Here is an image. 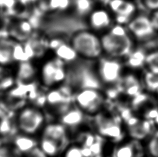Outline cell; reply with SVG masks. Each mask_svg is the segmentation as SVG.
<instances>
[{
    "instance_id": "6da1fadb",
    "label": "cell",
    "mask_w": 158,
    "mask_h": 157,
    "mask_svg": "<svg viewBox=\"0 0 158 157\" xmlns=\"http://www.w3.org/2000/svg\"><path fill=\"white\" fill-rule=\"evenodd\" d=\"M63 85L71 89L74 94L83 89L94 88L102 90L103 87L96 69V61L81 58L67 66L66 79Z\"/></svg>"
},
{
    "instance_id": "7a4b0ae2",
    "label": "cell",
    "mask_w": 158,
    "mask_h": 157,
    "mask_svg": "<svg viewBox=\"0 0 158 157\" xmlns=\"http://www.w3.org/2000/svg\"><path fill=\"white\" fill-rule=\"evenodd\" d=\"M100 35L103 55L123 60L135 48V41L124 25L114 23Z\"/></svg>"
},
{
    "instance_id": "3957f363",
    "label": "cell",
    "mask_w": 158,
    "mask_h": 157,
    "mask_svg": "<svg viewBox=\"0 0 158 157\" xmlns=\"http://www.w3.org/2000/svg\"><path fill=\"white\" fill-rule=\"evenodd\" d=\"M69 42L81 59L97 61L103 55L101 35L87 28L76 30Z\"/></svg>"
},
{
    "instance_id": "277c9868",
    "label": "cell",
    "mask_w": 158,
    "mask_h": 157,
    "mask_svg": "<svg viewBox=\"0 0 158 157\" xmlns=\"http://www.w3.org/2000/svg\"><path fill=\"white\" fill-rule=\"evenodd\" d=\"M120 107L118 115L122 120L127 138L144 143L156 131L153 122L137 116L129 105Z\"/></svg>"
},
{
    "instance_id": "5b68a950",
    "label": "cell",
    "mask_w": 158,
    "mask_h": 157,
    "mask_svg": "<svg viewBox=\"0 0 158 157\" xmlns=\"http://www.w3.org/2000/svg\"><path fill=\"white\" fill-rule=\"evenodd\" d=\"M47 123L46 115L40 108L34 105L22 107L15 120L18 131L34 136L42 132Z\"/></svg>"
},
{
    "instance_id": "8992f818",
    "label": "cell",
    "mask_w": 158,
    "mask_h": 157,
    "mask_svg": "<svg viewBox=\"0 0 158 157\" xmlns=\"http://www.w3.org/2000/svg\"><path fill=\"white\" fill-rule=\"evenodd\" d=\"M96 69L103 86L110 88L118 85L126 67L122 60L103 55L96 61Z\"/></svg>"
},
{
    "instance_id": "52a82bcc",
    "label": "cell",
    "mask_w": 158,
    "mask_h": 157,
    "mask_svg": "<svg viewBox=\"0 0 158 157\" xmlns=\"http://www.w3.org/2000/svg\"><path fill=\"white\" fill-rule=\"evenodd\" d=\"M101 113L97 115L95 121L98 134L115 143L123 141L127 136L120 116L118 114L106 115Z\"/></svg>"
},
{
    "instance_id": "ba28073f",
    "label": "cell",
    "mask_w": 158,
    "mask_h": 157,
    "mask_svg": "<svg viewBox=\"0 0 158 157\" xmlns=\"http://www.w3.org/2000/svg\"><path fill=\"white\" fill-rule=\"evenodd\" d=\"M67 75V65L57 58L48 59L42 64L39 71L41 86L47 89L58 87L64 83Z\"/></svg>"
},
{
    "instance_id": "9c48e42d",
    "label": "cell",
    "mask_w": 158,
    "mask_h": 157,
    "mask_svg": "<svg viewBox=\"0 0 158 157\" xmlns=\"http://www.w3.org/2000/svg\"><path fill=\"white\" fill-rule=\"evenodd\" d=\"M105 103L106 96L101 89H83L74 94V105L89 116L101 113Z\"/></svg>"
},
{
    "instance_id": "30bf717a",
    "label": "cell",
    "mask_w": 158,
    "mask_h": 157,
    "mask_svg": "<svg viewBox=\"0 0 158 157\" xmlns=\"http://www.w3.org/2000/svg\"><path fill=\"white\" fill-rule=\"evenodd\" d=\"M126 27L135 42H147L157 35L152 24L150 15L146 14L137 13Z\"/></svg>"
},
{
    "instance_id": "8fae6325",
    "label": "cell",
    "mask_w": 158,
    "mask_h": 157,
    "mask_svg": "<svg viewBox=\"0 0 158 157\" xmlns=\"http://www.w3.org/2000/svg\"><path fill=\"white\" fill-rule=\"evenodd\" d=\"M132 111L137 116L153 121L158 114V103L153 94L143 91L129 101Z\"/></svg>"
},
{
    "instance_id": "7c38bea8",
    "label": "cell",
    "mask_w": 158,
    "mask_h": 157,
    "mask_svg": "<svg viewBox=\"0 0 158 157\" xmlns=\"http://www.w3.org/2000/svg\"><path fill=\"white\" fill-rule=\"evenodd\" d=\"M105 6L113 15L114 23L124 26L137 14L135 0H107Z\"/></svg>"
},
{
    "instance_id": "4fadbf2b",
    "label": "cell",
    "mask_w": 158,
    "mask_h": 157,
    "mask_svg": "<svg viewBox=\"0 0 158 157\" xmlns=\"http://www.w3.org/2000/svg\"><path fill=\"white\" fill-rule=\"evenodd\" d=\"M85 21L86 28L99 35L108 31L114 24L113 15L106 6H96Z\"/></svg>"
},
{
    "instance_id": "5bb4252c",
    "label": "cell",
    "mask_w": 158,
    "mask_h": 157,
    "mask_svg": "<svg viewBox=\"0 0 158 157\" xmlns=\"http://www.w3.org/2000/svg\"><path fill=\"white\" fill-rule=\"evenodd\" d=\"M128 70V72L124 71L120 82L116 87L118 93L123 94L124 97L128 98L130 101L145 90L141 75H137L134 71Z\"/></svg>"
},
{
    "instance_id": "9a60e30c",
    "label": "cell",
    "mask_w": 158,
    "mask_h": 157,
    "mask_svg": "<svg viewBox=\"0 0 158 157\" xmlns=\"http://www.w3.org/2000/svg\"><path fill=\"white\" fill-rule=\"evenodd\" d=\"M116 144L112 157H144L146 155L143 142L128 138Z\"/></svg>"
},
{
    "instance_id": "2e32d148",
    "label": "cell",
    "mask_w": 158,
    "mask_h": 157,
    "mask_svg": "<svg viewBox=\"0 0 158 157\" xmlns=\"http://www.w3.org/2000/svg\"><path fill=\"white\" fill-rule=\"evenodd\" d=\"M69 132L68 130L60 122H50L45 125L41 136L48 137L57 142L63 152L70 144Z\"/></svg>"
},
{
    "instance_id": "e0dca14e",
    "label": "cell",
    "mask_w": 158,
    "mask_h": 157,
    "mask_svg": "<svg viewBox=\"0 0 158 157\" xmlns=\"http://www.w3.org/2000/svg\"><path fill=\"white\" fill-rule=\"evenodd\" d=\"M7 30L8 35L13 40L24 42L35 33V26L27 18H19L12 22Z\"/></svg>"
},
{
    "instance_id": "ac0fdd59",
    "label": "cell",
    "mask_w": 158,
    "mask_h": 157,
    "mask_svg": "<svg viewBox=\"0 0 158 157\" xmlns=\"http://www.w3.org/2000/svg\"><path fill=\"white\" fill-rule=\"evenodd\" d=\"M87 116H89L74 104L68 110L58 116V122L63 124L70 132L79 130L85 123Z\"/></svg>"
},
{
    "instance_id": "d6986e66",
    "label": "cell",
    "mask_w": 158,
    "mask_h": 157,
    "mask_svg": "<svg viewBox=\"0 0 158 157\" xmlns=\"http://www.w3.org/2000/svg\"><path fill=\"white\" fill-rule=\"evenodd\" d=\"M39 140L34 136L24 133H17L12 137V146L19 155L26 156L38 147Z\"/></svg>"
},
{
    "instance_id": "ffe728a7",
    "label": "cell",
    "mask_w": 158,
    "mask_h": 157,
    "mask_svg": "<svg viewBox=\"0 0 158 157\" xmlns=\"http://www.w3.org/2000/svg\"><path fill=\"white\" fill-rule=\"evenodd\" d=\"M17 69L15 75L16 84H27L35 82L38 74V70L33 61H27L16 64Z\"/></svg>"
},
{
    "instance_id": "44dd1931",
    "label": "cell",
    "mask_w": 158,
    "mask_h": 157,
    "mask_svg": "<svg viewBox=\"0 0 158 157\" xmlns=\"http://www.w3.org/2000/svg\"><path fill=\"white\" fill-rule=\"evenodd\" d=\"M52 52L54 57L61 60L67 66L74 63L80 58L78 53L69 40L64 41L57 49Z\"/></svg>"
},
{
    "instance_id": "7402d4cb",
    "label": "cell",
    "mask_w": 158,
    "mask_h": 157,
    "mask_svg": "<svg viewBox=\"0 0 158 157\" xmlns=\"http://www.w3.org/2000/svg\"><path fill=\"white\" fill-rule=\"evenodd\" d=\"M15 40L9 36L0 38V65L4 67H10L15 64L13 58V48Z\"/></svg>"
},
{
    "instance_id": "603a6c76",
    "label": "cell",
    "mask_w": 158,
    "mask_h": 157,
    "mask_svg": "<svg viewBox=\"0 0 158 157\" xmlns=\"http://www.w3.org/2000/svg\"><path fill=\"white\" fill-rule=\"evenodd\" d=\"M146 53H147V51H145L142 49L135 48L131 53L123 60L126 69L134 71H136L137 70L143 71L144 69Z\"/></svg>"
},
{
    "instance_id": "cb8c5ba5",
    "label": "cell",
    "mask_w": 158,
    "mask_h": 157,
    "mask_svg": "<svg viewBox=\"0 0 158 157\" xmlns=\"http://www.w3.org/2000/svg\"><path fill=\"white\" fill-rule=\"evenodd\" d=\"M38 147L47 157H60L63 150L57 142L48 137L40 136Z\"/></svg>"
},
{
    "instance_id": "d4e9b609",
    "label": "cell",
    "mask_w": 158,
    "mask_h": 157,
    "mask_svg": "<svg viewBox=\"0 0 158 157\" xmlns=\"http://www.w3.org/2000/svg\"><path fill=\"white\" fill-rule=\"evenodd\" d=\"M39 4L51 13H63L72 10V0H41Z\"/></svg>"
},
{
    "instance_id": "484cf974",
    "label": "cell",
    "mask_w": 158,
    "mask_h": 157,
    "mask_svg": "<svg viewBox=\"0 0 158 157\" xmlns=\"http://www.w3.org/2000/svg\"><path fill=\"white\" fill-rule=\"evenodd\" d=\"M95 6V0H72V10L78 19H85Z\"/></svg>"
},
{
    "instance_id": "4316f807",
    "label": "cell",
    "mask_w": 158,
    "mask_h": 157,
    "mask_svg": "<svg viewBox=\"0 0 158 157\" xmlns=\"http://www.w3.org/2000/svg\"><path fill=\"white\" fill-rule=\"evenodd\" d=\"M143 69L151 74L158 75V48L147 51Z\"/></svg>"
},
{
    "instance_id": "83f0119b",
    "label": "cell",
    "mask_w": 158,
    "mask_h": 157,
    "mask_svg": "<svg viewBox=\"0 0 158 157\" xmlns=\"http://www.w3.org/2000/svg\"><path fill=\"white\" fill-rule=\"evenodd\" d=\"M146 155L150 157H158V131H156L144 143Z\"/></svg>"
},
{
    "instance_id": "f1b7e54d",
    "label": "cell",
    "mask_w": 158,
    "mask_h": 157,
    "mask_svg": "<svg viewBox=\"0 0 158 157\" xmlns=\"http://www.w3.org/2000/svg\"><path fill=\"white\" fill-rule=\"evenodd\" d=\"M13 58L15 64L29 61L25 53L22 42L15 41L13 48Z\"/></svg>"
},
{
    "instance_id": "f546056e",
    "label": "cell",
    "mask_w": 158,
    "mask_h": 157,
    "mask_svg": "<svg viewBox=\"0 0 158 157\" xmlns=\"http://www.w3.org/2000/svg\"><path fill=\"white\" fill-rule=\"evenodd\" d=\"M18 5V0H0V13L13 15Z\"/></svg>"
},
{
    "instance_id": "4dcf8cb0",
    "label": "cell",
    "mask_w": 158,
    "mask_h": 157,
    "mask_svg": "<svg viewBox=\"0 0 158 157\" xmlns=\"http://www.w3.org/2000/svg\"><path fill=\"white\" fill-rule=\"evenodd\" d=\"M60 157H85L82 150V147L78 143H70Z\"/></svg>"
},
{
    "instance_id": "1f68e13d",
    "label": "cell",
    "mask_w": 158,
    "mask_h": 157,
    "mask_svg": "<svg viewBox=\"0 0 158 157\" xmlns=\"http://www.w3.org/2000/svg\"><path fill=\"white\" fill-rule=\"evenodd\" d=\"M16 85L15 75L8 74L0 80V92L8 91Z\"/></svg>"
},
{
    "instance_id": "d6a6232c",
    "label": "cell",
    "mask_w": 158,
    "mask_h": 157,
    "mask_svg": "<svg viewBox=\"0 0 158 157\" xmlns=\"http://www.w3.org/2000/svg\"><path fill=\"white\" fill-rule=\"evenodd\" d=\"M141 2L143 7L150 12L158 10V0H141Z\"/></svg>"
},
{
    "instance_id": "836d02e7",
    "label": "cell",
    "mask_w": 158,
    "mask_h": 157,
    "mask_svg": "<svg viewBox=\"0 0 158 157\" xmlns=\"http://www.w3.org/2000/svg\"><path fill=\"white\" fill-rule=\"evenodd\" d=\"M41 0H18V4L24 8H30L34 7L35 5L39 4Z\"/></svg>"
},
{
    "instance_id": "e575fe53",
    "label": "cell",
    "mask_w": 158,
    "mask_h": 157,
    "mask_svg": "<svg viewBox=\"0 0 158 157\" xmlns=\"http://www.w3.org/2000/svg\"><path fill=\"white\" fill-rule=\"evenodd\" d=\"M149 15H150L151 20L154 29L157 33V34L158 35V10L151 12V13L149 14Z\"/></svg>"
},
{
    "instance_id": "d590c367",
    "label": "cell",
    "mask_w": 158,
    "mask_h": 157,
    "mask_svg": "<svg viewBox=\"0 0 158 157\" xmlns=\"http://www.w3.org/2000/svg\"><path fill=\"white\" fill-rule=\"evenodd\" d=\"M24 157H47V156L38 147L33 150L32 152H31L29 154L24 156Z\"/></svg>"
},
{
    "instance_id": "8d00e7d4",
    "label": "cell",
    "mask_w": 158,
    "mask_h": 157,
    "mask_svg": "<svg viewBox=\"0 0 158 157\" xmlns=\"http://www.w3.org/2000/svg\"><path fill=\"white\" fill-rule=\"evenodd\" d=\"M8 68L7 67H4L0 65V80H1L3 78H4L6 75L9 74V73L8 72Z\"/></svg>"
},
{
    "instance_id": "74e56055",
    "label": "cell",
    "mask_w": 158,
    "mask_h": 157,
    "mask_svg": "<svg viewBox=\"0 0 158 157\" xmlns=\"http://www.w3.org/2000/svg\"><path fill=\"white\" fill-rule=\"evenodd\" d=\"M153 124L155 125V127H156V131H158V114L153 120Z\"/></svg>"
},
{
    "instance_id": "f35d334b",
    "label": "cell",
    "mask_w": 158,
    "mask_h": 157,
    "mask_svg": "<svg viewBox=\"0 0 158 157\" xmlns=\"http://www.w3.org/2000/svg\"><path fill=\"white\" fill-rule=\"evenodd\" d=\"M153 95V96H154L155 97H156V99L157 101V103H158V87L157 88L156 91H155V93H154Z\"/></svg>"
},
{
    "instance_id": "ab89813d",
    "label": "cell",
    "mask_w": 158,
    "mask_h": 157,
    "mask_svg": "<svg viewBox=\"0 0 158 157\" xmlns=\"http://www.w3.org/2000/svg\"><path fill=\"white\" fill-rule=\"evenodd\" d=\"M144 157H150V156H148V155H146V156H144Z\"/></svg>"
},
{
    "instance_id": "60d3db41",
    "label": "cell",
    "mask_w": 158,
    "mask_h": 157,
    "mask_svg": "<svg viewBox=\"0 0 158 157\" xmlns=\"http://www.w3.org/2000/svg\"><path fill=\"white\" fill-rule=\"evenodd\" d=\"M1 93H2V92H0V95H1Z\"/></svg>"
},
{
    "instance_id": "b9f144b4",
    "label": "cell",
    "mask_w": 158,
    "mask_h": 157,
    "mask_svg": "<svg viewBox=\"0 0 158 157\" xmlns=\"http://www.w3.org/2000/svg\"><path fill=\"white\" fill-rule=\"evenodd\" d=\"M157 45H158V44H157ZM157 48H158V47H157Z\"/></svg>"
},
{
    "instance_id": "7bdbcfd3",
    "label": "cell",
    "mask_w": 158,
    "mask_h": 157,
    "mask_svg": "<svg viewBox=\"0 0 158 157\" xmlns=\"http://www.w3.org/2000/svg\"></svg>"
}]
</instances>
